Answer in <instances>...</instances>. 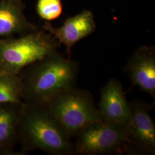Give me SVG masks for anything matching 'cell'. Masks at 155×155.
I'll list each match as a JSON object with an SVG mask.
<instances>
[{
    "mask_svg": "<svg viewBox=\"0 0 155 155\" xmlns=\"http://www.w3.org/2000/svg\"><path fill=\"white\" fill-rule=\"evenodd\" d=\"M17 140L24 152L40 150L50 155L75 153L70 136L45 104L22 102Z\"/></svg>",
    "mask_w": 155,
    "mask_h": 155,
    "instance_id": "cell-1",
    "label": "cell"
},
{
    "mask_svg": "<svg viewBox=\"0 0 155 155\" xmlns=\"http://www.w3.org/2000/svg\"><path fill=\"white\" fill-rule=\"evenodd\" d=\"M77 62L56 52L36 61L20 72L23 102L46 104L59 93L75 87Z\"/></svg>",
    "mask_w": 155,
    "mask_h": 155,
    "instance_id": "cell-2",
    "label": "cell"
},
{
    "mask_svg": "<svg viewBox=\"0 0 155 155\" xmlns=\"http://www.w3.org/2000/svg\"><path fill=\"white\" fill-rule=\"evenodd\" d=\"M60 45L51 34L38 29L18 38L0 39V71L19 74L29 65L57 52Z\"/></svg>",
    "mask_w": 155,
    "mask_h": 155,
    "instance_id": "cell-3",
    "label": "cell"
},
{
    "mask_svg": "<svg viewBox=\"0 0 155 155\" xmlns=\"http://www.w3.org/2000/svg\"><path fill=\"white\" fill-rule=\"evenodd\" d=\"M75 153L83 155L131 154L138 150L129 138L127 125L103 121L91 123L76 135Z\"/></svg>",
    "mask_w": 155,
    "mask_h": 155,
    "instance_id": "cell-4",
    "label": "cell"
},
{
    "mask_svg": "<svg viewBox=\"0 0 155 155\" xmlns=\"http://www.w3.org/2000/svg\"><path fill=\"white\" fill-rule=\"evenodd\" d=\"M45 104L70 138L90 124L102 121L89 91L75 87L56 94Z\"/></svg>",
    "mask_w": 155,
    "mask_h": 155,
    "instance_id": "cell-5",
    "label": "cell"
},
{
    "mask_svg": "<svg viewBox=\"0 0 155 155\" xmlns=\"http://www.w3.org/2000/svg\"><path fill=\"white\" fill-rule=\"evenodd\" d=\"M98 109L103 121L125 125L130 122V102L117 79L111 78L101 89Z\"/></svg>",
    "mask_w": 155,
    "mask_h": 155,
    "instance_id": "cell-6",
    "label": "cell"
},
{
    "mask_svg": "<svg viewBox=\"0 0 155 155\" xmlns=\"http://www.w3.org/2000/svg\"><path fill=\"white\" fill-rule=\"evenodd\" d=\"M130 106L132 118L127 125L129 138L139 150L155 154V126L150 107L140 100L133 101Z\"/></svg>",
    "mask_w": 155,
    "mask_h": 155,
    "instance_id": "cell-7",
    "label": "cell"
},
{
    "mask_svg": "<svg viewBox=\"0 0 155 155\" xmlns=\"http://www.w3.org/2000/svg\"><path fill=\"white\" fill-rule=\"evenodd\" d=\"M95 28L94 15L89 11H84L75 16L68 18L58 28L47 22L44 25L45 31L51 34L60 45H64L68 54H70L74 45L93 33Z\"/></svg>",
    "mask_w": 155,
    "mask_h": 155,
    "instance_id": "cell-8",
    "label": "cell"
},
{
    "mask_svg": "<svg viewBox=\"0 0 155 155\" xmlns=\"http://www.w3.org/2000/svg\"><path fill=\"white\" fill-rule=\"evenodd\" d=\"M126 70L133 86L155 98V51L154 48L140 47L127 62Z\"/></svg>",
    "mask_w": 155,
    "mask_h": 155,
    "instance_id": "cell-9",
    "label": "cell"
},
{
    "mask_svg": "<svg viewBox=\"0 0 155 155\" xmlns=\"http://www.w3.org/2000/svg\"><path fill=\"white\" fill-rule=\"evenodd\" d=\"M38 30L24 15L21 0H0V39Z\"/></svg>",
    "mask_w": 155,
    "mask_h": 155,
    "instance_id": "cell-10",
    "label": "cell"
},
{
    "mask_svg": "<svg viewBox=\"0 0 155 155\" xmlns=\"http://www.w3.org/2000/svg\"><path fill=\"white\" fill-rule=\"evenodd\" d=\"M22 104L0 103V155L14 154Z\"/></svg>",
    "mask_w": 155,
    "mask_h": 155,
    "instance_id": "cell-11",
    "label": "cell"
},
{
    "mask_svg": "<svg viewBox=\"0 0 155 155\" xmlns=\"http://www.w3.org/2000/svg\"><path fill=\"white\" fill-rule=\"evenodd\" d=\"M23 102L22 82L20 74L0 71V103Z\"/></svg>",
    "mask_w": 155,
    "mask_h": 155,
    "instance_id": "cell-12",
    "label": "cell"
},
{
    "mask_svg": "<svg viewBox=\"0 0 155 155\" xmlns=\"http://www.w3.org/2000/svg\"><path fill=\"white\" fill-rule=\"evenodd\" d=\"M36 9L39 16L46 21L55 20L61 15V0H38Z\"/></svg>",
    "mask_w": 155,
    "mask_h": 155,
    "instance_id": "cell-13",
    "label": "cell"
}]
</instances>
